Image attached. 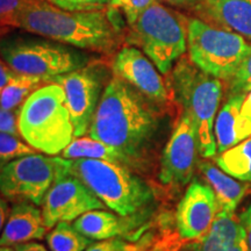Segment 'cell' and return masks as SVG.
Wrapping results in <instances>:
<instances>
[{
	"instance_id": "cell-6",
	"label": "cell",
	"mask_w": 251,
	"mask_h": 251,
	"mask_svg": "<svg viewBox=\"0 0 251 251\" xmlns=\"http://www.w3.org/2000/svg\"><path fill=\"white\" fill-rule=\"evenodd\" d=\"M0 59L15 74L41 77L48 81L90 63L89 56L79 50L41 35L27 34L0 37Z\"/></svg>"
},
{
	"instance_id": "cell-29",
	"label": "cell",
	"mask_w": 251,
	"mask_h": 251,
	"mask_svg": "<svg viewBox=\"0 0 251 251\" xmlns=\"http://www.w3.org/2000/svg\"><path fill=\"white\" fill-rule=\"evenodd\" d=\"M35 1L36 0H0V25L8 26L11 20Z\"/></svg>"
},
{
	"instance_id": "cell-17",
	"label": "cell",
	"mask_w": 251,
	"mask_h": 251,
	"mask_svg": "<svg viewBox=\"0 0 251 251\" xmlns=\"http://www.w3.org/2000/svg\"><path fill=\"white\" fill-rule=\"evenodd\" d=\"M242 228L240 216L235 212L219 211L205 235L197 240L186 241L178 251H231Z\"/></svg>"
},
{
	"instance_id": "cell-32",
	"label": "cell",
	"mask_w": 251,
	"mask_h": 251,
	"mask_svg": "<svg viewBox=\"0 0 251 251\" xmlns=\"http://www.w3.org/2000/svg\"><path fill=\"white\" fill-rule=\"evenodd\" d=\"M184 241L179 235H164L158 240H155L150 246L143 251H178L180 249Z\"/></svg>"
},
{
	"instance_id": "cell-31",
	"label": "cell",
	"mask_w": 251,
	"mask_h": 251,
	"mask_svg": "<svg viewBox=\"0 0 251 251\" xmlns=\"http://www.w3.org/2000/svg\"><path fill=\"white\" fill-rule=\"evenodd\" d=\"M109 0H63V9L67 11H101Z\"/></svg>"
},
{
	"instance_id": "cell-19",
	"label": "cell",
	"mask_w": 251,
	"mask_h": 251,
	"mask_svg": "<svg viewBox=\"0 0 251 251\" xmlns=\"http://www.w3.org/2000/svg\"><path fill=\"white\" fill-rule=\"evenodd\" d=\"M128 225L133 228L126 220L118 218L111 212L93 209L75 220L74 227L92 241H102L125 234Z\"/></svg>"
},
{
	"instance_id": "cell-10",
	"label": "cell",
	"mask_w": 251,
	"mask_h": 251,
	"mask_svg": "<svg viewBox=\"0 0 251 251\" xmlns=\"http://www.w3.org/2000/svg\"><path fill=\"white\" fill-rule=\"evenodd\" d=\"M107 72L101 65H90L52 78L64 90L67 105L74 124L75 137L90 130L94 113L103 92Z\"/></svg>"
},
{
	"instance_id": "cell-35",
	"label": "cell",
	"mask_w": 251,
	"mask_h": 251,
	"mask_svg": "<svg viewBox=\"0 0 251 251\" xmlns=\"http://www.w3.org/2000/svg\"><path fill=\"white\" fill-rule=\"evenodd\" d=\"M9 211H11V208H9L7 200L2 196H0V234H1L6 221H7Z\"/></svg>"
},
{
	"instance_id": "cell-3",
	"label": "cell",
	"mask_w": 251,
	"mask_h": 251,
	"mask_svg": "<svg viewBox=\"0 0 251 251\" xmlns=\"http://www.w3.org/2000/svg\"><path fill=\"white\" fill-rule=\"evenodd\" d=\"M69 174L76 176L92 192L122 218L141 225L155 207L152 188L136 172L120 163L103 159H69Z\"/></svg>"
},
{
	"instance_id": "cell-22",
	"label": "cell",
	"mask_w": 251,
	"mask_h": 251,
	"mask_svg": "<svg viewBox=\"0 0 251 251\" xmlns=\"http://www.w3.org/2000/svg\"><path fill=\"white\" fill-rule=\"evenodd\" d=\"M216 165L235 179L251 181V137L235 144L215 158Z\"/></svg>"
},
{
	"instance_id": "cell-38",
	"label": "cell",
	"mask_w": 251,
	"mask_h": 251,
	"mask_svg": "<svg viewBox=\"0 0 251 251\" xmlns=\"http://www.w3.org/2000/svg\"><path fill=\"white\" fill-rule=\"evenodd\" d=\"M164 1L172 5H185V4H190V2L196 1V0H164Z\"/></svg>"
},
{
	"instance_id": "cell-11",
	"label": "cell",
	"mask_w": 251,
	"mask_h": 251,
	"mask_svg": "<svg viewBox=\"0 0 251 251\" xmlns=\"http://www.w3.org/2000/svg\"><path fill=\"white\" fill-rule=\"evenodd\" d=\"M103 202L76 176L67 174L56 179L47 192L42 214L47 228L61 221H74L93 209H101Z\"/></svg>"
},
{
	"instance_id": "cell-20",
	"label": "cell",
	"mask_w": 251,
	"mask_h": 251,
	"mask_svg": "<svg viewBox=\"0 0 251 251\" xmlns=\"http://www.w3.org/2000/svg\"><path fill=\"white\" fill-rule=\"evenodd\" d=\"M246 94H230L220 109L214 124L218 152L221 153L237 144V120Z\"/></svg>"
},
{
	"instance_id": "cell-7",
	"label": "cell",
	"mask_w": 251,
	"mask_h": 251,
	"mask_svg": "<svg viewBox=\"0 0 251 251\" xmlns=\"http://www.w3.org/2000/svg\"><path fill=\"white\" fill-rule=\"evenodd\" d=\"M187 24L184 15L156 1L130 25L127 41L142 49L161 74L168 75L186 51Z\"/></svg>"
},
{
	"instance_id": "cell-18",
	"label": "cell",
	"mask_w": 251,
	"mask_h": 251,
	"mask_svg": "<svg viewBox=\"0 0 251 251\" xmlns=\"http://www.w3.org/2000/svg\"><path fill=\"white\" fill-rule=\"evenodd\" d=\"M199 169L214 191L220 211L229 213L236 211L238 203L249 188V183L236 180L234 177L222 171L219 166L216 168L209 162L200 163Z\"/></svg>"
},
{
	"instance_id": "cell-15",
	"label": "cell",
	"mask_w": 251,
	"mask_h": 251,
	"mask_svg": "<svg viewBox=\"0 0 251 251\" xmlns=\"http://www.w3.org/2000/svg\"><path fill=\"white\" fill-rule=\"evenodd\" d=\"M47 231L48 228L42 211L37 205L28 201L15 202L0 234V246L14 247L34 240H42Z\"/></svg>"
},
{
	"instance_id": "cell-8",
	"label": "cell",
	"mask_w": 251,
	"mask_h": 251,
	"mask_svg": "<svg viewBox=\"0 0 251 251\" xmlns=\"http://www.w3.org/2000/svg\"><path fill=\"white\" fill-rule=\"evenodd\" d=\"M249 43L244 37L199 19L187 24L188 57L200 70L229 81L246 54Z\"/></svg>"
},
{
	"instance_id": "cell-9",
	"label": "cell",
	"mask_w": 251,
	"mask_h": 251,
	"mask_svg": "<svg viewBox=\"0 0 251 251\" xmlns=\"http://www.w3.org/2000/svg\"><path fill=\"white\" fill-rule=\"evenodd\" d=\"M69 163L67 158L39 153L18 157L0 168V196L41 206L56 179L69 174Z\"/></svg>"
},
{
	"instance_id": "cell-13",
	"label": "cell",
	"mask_w": 251,
	"mask_h": 251,
	"mask_svg": "<svg viewBox=\"0 0 251 251\" xmlns=\"http://www.w3.org/2000/svg\"><path fill=\"white\" fill-rule=\"evenodd\" d=\"M219 211L218 199L211 185L193 180L176 213L178 235L184 242L201 237L209 230Z\"/></svg>"
},
{
	"instance_id": "cell-40",
	"label": "cell",
	"mask_w": 251,
	"mask_h": 251,
	"mask_svg": "<svg viewBox=\"0 0 251 251\" xmlns=\"http://www.w3.org/2000/svg\"><path fill=\"white\" fill-rule=\"evenodd\" d=\"M0 251H15L14 248H11V247H2L0 246Z\"/></svg>"
},
{
	"instance_id": "cell-2",
	"label": "cell",
	"mask_w": 251,
	"mask_h": 251,
	"mask_svg": "<svg viewBox=\"0 0 251 251\" xmlns=\"http://www.w3.org/2000/svg\"><path fill=\"white\" fill-rule=\"evenodd\" d=\"M8 27L103 54H111L120 42L119 27L103 9L67 11L46 0H36L25 8Z\"/></svg>"
},
{
	"instance_id": "cell-16",
	"label": "cell",
	"mask_w": 251,
	"mask_h": 251,
	"mask_svg": "<svg viewBox=\"0 0 251 251\" xmlns=\"http://www.w3.org/2000/svg\"><path fill=\"white\" fill-rule=\"evenodd\" d=\"M197 11L211 23L251 41V0H200Z\"/></svg>"
},
{
	"instance_id": "cell-24",
	"label": "cell",
	"mask_w": 251,
	"mask_h": 251,
	"mask_svg": "<svg viewBox=\"0 0 251 251\" xmlns=\"http://www.w3.org/2000/svg\"><path fill=\"white\" fill-rule=\"evenodd\" d=\"M62 157L67 159L90 158L120 163L118 155L111 147L91 136L76 137L72 140V142L62 151Z\"/></svg>"
},
{
	"instance_id": "cell-14",
	"label": "cell",
	"mask_w": 251,
	"mask_h": 251,
	"mask_svg": "<svg viewBox=\"0 0 251 251\" xmlns=\"http://www.w3.org/2000/svg\"><path fill=\"white\" fill-rule=\"evenodd\" d=\"M148 56L135 47H125L113 62L114 75L135 87L147 98L157 103H165L170 92L159 72Z\"/></svg>"
},
{
	"instance_id": "cell-39",
	"label": "cell",
	"mask_w": 251,
	"mask_h": 251,
	"mask_svg": "<svg viewBox=\"0 0 251 251\" xmlns=\"http://www.w3.org/2000/svg\"><path fill=\"white\" fill-rule=\"evenodd\" d=\"M46 1H48V2H50V4L57 6V7H61V8L63 6V0H46Z\"/></svg>"
},
{
	"instance_id": "cell-1",
	"label": "cell",
	"mask_w": 251,
	"mask_h": 251,
	"mask_svg": "<svg viewBox=\"0 0 251 251\" xmlns=\"http://www.w3.org/2000/svg\"><path fill=\"white\" fill-rule=\"evenodd\" d=\"M155 101L114 76L103 90L89 134L111 147L136 174L148 170L162 128Z\"/></svg>"
},
{
	"instance_id": "cell-25",
	"label": "cell",
	"mask_w": 251,
	"mask_h": 251,
	"mask_svg": "<svg viewBox=\"0 0 251 251\" xmlns=\"http://www.w3.org/2000/svg\"><path fill=\"white\" fill-rule=\"evenodd\" d=\"M36 153L35 149L24 143L20 136L0 133V168L18 157Z\"/></svg>"
},
{
	"instance_id": "cell-33",
	"label": "cell",
	"mask_w": 251,
	"mask_h": 251,
	"mask_svg": "<svg viewBox=\"0 0 251 251\" xmlns=\"http://www.w3.org/2000/svg\"><path fill=\"white\" fill-rule=\"evenodd\" d=\"M18 114L19 112L6 111L0 107V133L20 136L18 127Z\"/></svg>"
},
{
	"instance_id": "cell-21",
	"label": "cell",
	"mask_w": 251,
	"mask_h": 251,
	"mask_svg": "<svg viewBox=\"0 0 251 251\" xmlns=\"http://www.w3.org/2000/svg\"><path fill=\"white\" fill-rule=\"evenodd\" d=\"M49 83L41 77L15 74L0 92V107L6 111L19 112L24 102L43 84Z\"/></svg>"
},
{
	"instance_id": "cell-28",
	"label": "cell",
	"mask_w": 251,
	"mask_h": 251,
	"mask_svg": "<svg viewBox=\"0 0 251 251\" xmlns=\"http://www.w3.org/2000/svg\"><path fill=\"white\" fill-rule=\"evenodd\" d=\"M153 2H156V0H109V6L120 9L130 26Z\"/></svg>"
},
{
	"instance_id": "cell-36",
	"label": "cell",
	"mask_w": 251,
	"mask_h": 251,
	"mask_svg": "<svg viewBox=\"0 0 251 251\" xmlns=\"http://www.w3.org/2000/svg\"><path fill=\"white\" fill-rule=\"evenodd\" d=\"M14 250L15 251H48L43 244L34 242V241L17 244V246H14Z\"/></svg>"
},
{
	"instance_id": "cell-26",
	"label": "cell",
	"mask_w": 251,
	"mask_h": 251,
	"mask_svg": "<svg viewBox=\"0 0 251 251\" xmlns=\"http://www.w3.org/2000/svg\"><path fill=\"white\" fill-rule=\"evenodd\" d=\"M228 83L230 94H247L251 91V45L248 47L242 61Z\"/></svg>"
},
{
	"instance_id": "cell-23",
	"label": "cell",
	"mask_w": 251,
	"mask_h": 251,
	"mask_svg": "<svg viewBox=\"0 0 251 251\" xmlns=\"http://www.w3.org/2000/svg\"><path fill=\"white\" fill-rule=\"evenodd\" d=\"M50 251H85L93 241L68 221H61L46 235Z\"/></svg>"
},
{
	"instance_id": "cell-4",
	"label": "cell",
	"mask_w": 251,
	"mask_h": 251,
	"mask_svg": "<svg viewBox=\"0 0 251 251\" xmlns=\"http://www.w3.org/2000/svg\"><path fill=\"white\" fill-rule=\"evenodd\" d=\"M170 85L176 101L193 122L200 156L215 157L214 124L222 98L221 80L200 70L190 57H180L171 72Z\"/></svg>"
},
{
	"instance_id": "cell-34",
	"label": "cell",
	"mask_w": 251,
	"mask_h": 251,
	"mask_svg": "<svg viewBox=\"0 0 251 251\" xmlns=\"http://www.w3.org/2000/svg\"><path fill=\"white\" fill-rule=\"evenodd\" d=\"M240 220L244 226V228H246L248 244H249V249L251 251V205L241 213Z\"/></svg>"
},
{
	"instance_id": "cell-41",
	"label": "cell",
	"mask_w": 251,
	"mask_h": 251,
	"mask_svg": "<svg viewBox=\"0 0 251 251\" xmlns=\"http://www.w3.org/2000/svg\"><path fill=\"white\" fill-rule=\"evenodd\" d=\"M0 92H1V89H0Z\"/></svg>"
},
{
	"instance_id": "cell-27",
	"label": "cell",
	"mask_w": 251,
	"mask_h": 251,
	"mask_svg": "<svg viewBox=\"0 0 251 251\" xmlns=\"http://www.w3.org/2000/svg\"><path fill=\"white\" fill-rule=\"evenodd\" d=\"M151 236H146L137 242H128L119 237H112L107 240L92 243L85 251H143L153 242Z\"/></svg>"
},
{
	"instance_id": "cell-5",
	"label": "cell",
	"mask_w": 251,
	"mask_h": 251,
	"mask_svg": "<svg viewBox=\"0 0 251 251\" xmlns=\"http://www.w3.org/2000/svg\"><path fill=\"white\" fill-rule=\"evenodd\" d=\"M21 139L48 156L62 152L75 139L64 90L54 81L37 89L18 114Z\"/></svg>"
},
{
	"instance_id": "cell-12",
	"label": "cell",
	"mask_w": 251,
	"mask_h": 251,
	"mask_svg": "<svg viewBox=\"0 0 251 251\" xmlns=\"http://www.w3.org/2000/svg\"><path fill=\"white\" fill-rule=\"evenodd\" d=\"M198 143L193 122L183 113L161 157L158 179L168 186H184L192 179Z\"/></svg>"
},
{
	"instance_id": "cell-37",
	"label": "cell",
	"mask_w": 251,
	"mask_h": 251,
	"mask_svg": "<svg viewBox=\"0 0 251 251\" xmlns=\"http://www.w3.org/2000/svg\"><path fill=\"white\" fill-rule=\"evenodd\" d=\"M14 75L15 72L12 71L11 69L0 59V89H2Z\"/></svg>"
},
{
	"instance_id": "cell-30",
	"label": "cell",
	"mask_w": 251,
	"mask_h": 251,
	"mask_svg": "<svg viewBox=\"0 0 251 251\" xmlns=\"http://www.w3.org/2000/svg\"><path fill=\"white\" fill-rule=\"evenodd\" d=\"M251 135V91L246 94L237 120V142L250 137Z\"/></svg>"
}]
</instances>
